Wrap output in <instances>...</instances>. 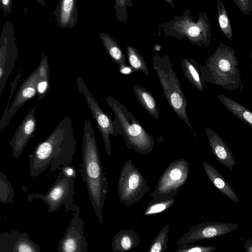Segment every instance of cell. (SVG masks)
Segmentation results:
<instances>
[{"instance_id": "22", "label": "cell", "mask_w": 252, "mask_h": 252, "mask_svg": "<svg viewBox=\"0 0 252 252\" xmlns=\"http://www.w3.org/2000/svg\"><path fill=\"white\" fill-rule=\"evenodd\" d=\"M217 98L236 117L252 127V112L232 98L220 94Z\"/></svg>"}, {"instance_id": "17", "label": "cell", "mask_w": 252, "mask_h": 252, "mask_svg": "<svg viewBox=\"0 0 252 252\" xmlns=\"http://www.w3.org/2000/svg\"><path fill=\"white\" fill-rule=\"evenodd\" d=\"M212 153L220 163L232 170L236 162L232 152L221 136L210 127L205 128Z\"/></svg>"}, {"instance_id": "36", "label": "cell", "mask_w": 252, "mask_h": 252, "mask_svg": "<svg viewBox=\"0 0 252 252\" xmlns=\"http://www.w3.org/2000/svg\"><path fill=\"white\" fill-rule=\"evenodd\" d=\"M119 72L122 74H129L134 72V71L131 66H127L126 64L119 67Z\"/></svg>"}, {"instance_id": "1", "label": "cell", "mask_w": 252, "mask_h": 252, "mask_svg": "<svg viewBox=\"0 0 252 252\" xmlns=\"http://www.w3.org/2000/svg\"><path fill=\"white\" fill-rule=\"evenodd\" d=\"M76 144L72 119L66 116L29 155L30 176L37 177L49 166V171L54 172L61 166L71 165Z\"/></svg>"}, {"instance_id": "16", "label": "cell", "mask_w": 252, "mask_h": 252, "mask_svg": "<svg viewBox=\"0 0 252 252\" xmlns=\"http://www.w3.org/2000/svg\"><path fill=\"white\" fill-rule=\"evenodd\" d=\"M0 252H40V248L27 232L12 230L0 234Z\"/></svg>"}, {"instance_id": "25", "label": "cell", "mask_w": 252, "mask_h": 252, "mask_svg": "<svg viewBox=\"0 0 252 252\" xmlns=\"http://www.w3.org/2000/svg\"><path fill=\"white\" fill-rule=\"evenodd\" d=\"M175 202L174 197L153 198L147 206L144 215L148 216L161 213L171 207Z\"/></svg>"}, {"instance_id": "15", "label": "cell", "mask_w": 252, "mask_h": 252, "mask_svg": "<svg viewBox=\"0 0 252 252\" xmlns=\"http://www.w3.org/2000/svg\"><path fill=\"white\" fill-rule=\"evenodd\" d=\"M35 107L30 111L21 122L10 142L13 158L19 157L30 139L35 136L36 119Z\"/></svg>"}, {"instance_id": "14", "label": "cell", "mask_w": 252, "mask_h": 252, "mask_svg": "<svg viewBox=\"0 0 252 252\" xmlns=\"http://www.w3.org/2000/svg\"><path fill=\"white\" fill-rule=\"evenodd\" d=\"M38 80L39 73L37 67L22 84L9 108L6 117L0 120V132H2L9 124L18 109L36 94V87Z\"/></svg>"}, {"instance_id": "9", "label": "cell", "mask_w": 252, "mask_h": 252, "mask_svg": "<svg viewBox=\"0 0 252 252\" xmlns=\"http://www.w3.org/2000/svg\"><path fill=\"white\" fill-rule=\"evenodd\" d=\"M189 172V163L186 159L173 161L164 171L150 196L153 198L173 197L185 185Z\"/></svg>"}, {"instance_id": "28", "label": "cell", "mask_w": 252, "mask_h": 252, "mask_svg": "<svg viewBox=\"0 0 252 252\" xmlns=\"http://www.w3.org/2000/svg\"><path fill=\"white\" fill-rule=\"evenodd\" d=\"M217 10L220 28L227 39L232 41L233 39L232 27L225 7L221 0H217Z\"/></svg>"}, {"instance_id": "2", "label": "cell", "mask_w": 252, "mask_h": 252, "mask_svg": "<svg viewBox=\"0 0 252 252\" xmlns=\"http://www.w3.org/2000/svg\"><path fill=\"white\" fill-rule=\"evenodd\" d=\"M80 169L85 183L95 214L102 222V209L108 192V186L101 163L94 132L90 121L84 122L82 163Z\"/></svg>"}, {"instance_id": "6", "label": "cell", "mask_w": 252, "mask_h": 252, "mask_svg": "<svg viewBox=\"0 0 252 252\" xmlns=\"http://www.w3.org/2000/svg\"><path fill=\"white\" fill-rule=\"evenodd\" d=\"M163 29L166 36L180 40L187 38L191 43L199 47L207 48L211 42V27L205 12L200 13L195 22L190 11L187 9L182 16H176L165 23Z\"/></svg>"}, {"instance_id": "7", "label": "cell", "mask_w": 252, "mask_h": 252, "mask_svg": "<svg viewBox=\"0 0 252 252\" xmlns=\"http://www.w3.org/2000/svg\"><path fill=\"white\" fill-rule=\"evenodd\" d=\"M54 184L46 194L33 193L28 196V201L32 202L33 198H39L47 205L48 213H53L62 205L66 212L70 211H80L78 206L73 204L74 181L76 178L66 177L63 172L60 170Z\"/></svg>"}, {"instance_id": "21", "label": "cell", "mask_w": 252, "mask_h": 252, "mask_svg": "<svg viewBox=\"0 0 252 252\" xmlns=\"http://www.w3.org/2000/svg\"><path fill=\"white\" fill-rule=\"evenodd\" d=\"M133 90L137 102L151 116L156 120H158L159 109L153 94L145 87L139 85H134Z\"/></svg>"}, {"instance_id": "13", "label": "cell", "mask_w": 252, "mask_h": 252, "mask_svg": "<svg viewBox=\"0 0 252 252\" xmlns=\"http://www.w3.org/2000/svg\"><path fill=\"white\" fill-rule=\"evenodd\" d=\"M80 211L74 212L73 217L58 245L59 252H88L84 236V222L79 217Z\"/></svg>"}, {"instance_id": "10", "label": "cell", "mask_w": 252, "mask_h": 252, "mask_svg": "<svg viewBox=\"0 0 252 252\" xmlns=\"http://www.w3.org/2000/svg\"><path fill=\"white\" fill-rule=\"evenodd\" d=\"M76 84L79 91L85 96L88 107L94 119L102 137L106 154H111L110 135L116 136L120 134L119 125L115 120L112 121L105 113L89 91L87 86L80 77H78Z\"/></svg>"}, {"instance_id": "32", "label": "cell", "mask_w": 252, "mask_h": 252, "mask_svg": "<svg viewBox=\"0 0 252 252\" xmlns=\"http://www.w3.org/2000/svg\"><path fill=\"white\" fill-rule=\"evenodd\" d=\"M49 88V77H39L37 84V95L38 101L43 98L47 93Z\"/></svg>"}, {"instance_id": "3", "label": "cell", "mask_w": 252, "mask_h": 252, "mask_svg": "<svg viewBox=\"0 0 252 252\" xmlns=\"http://www.w3.org/2000/svg\"><path fill=\"white\" fill-rule=\"evenodd\" d=\"M235 50L220 41L217 48L200 65V78L227 91H236L242 87V78Z\"/></svg>"}, {"instance_id": "29", "label": "cell", "mask_w": 252, "mask_h": 252, "mask_svg": "<svg viewBox=\"0 0 252 252\" xmlns=\"http://www.w3.org/2000/svg\"><path fill=\"white\" fill-rule=\"evenodd\" d=\"M14 191L7 177L0 172V201L2 203L13 202Z\"/></svg>"}, {"instance_id": "4", "label": "cell", "mask_w": 252, "mask_h": 252, "mask_svg": "<svg viewBox=\"0 0 252 252\" xmlns=\"http://www.w3.org/2000/svg\"><path fill=\"white\" fill-rule=\"evenodd\" d=\"M152 64L168 104L178 117L189 127L197 139L187 115V100L169 56L155 54L152 57Z\"/></svg>"}, {"instance_id": "5", "label": "cell", "mask_w": 252, "mask_h": 252, "mask_svg": "<svg viewBox=\"0 0 252 252\" xmlns=\"http://www.w3.org/2000/svg\"><path fill=\"white\" fill-rule=\"evenodd\" d=\"M106 100L115 114L126 147L144 155L151 152L155 145L153 136L145 130L123 104L110 96H108Z\"/></svg>"}, {"instance_id": "26", "label": "cell", "mask_w": 252, "mask_h": 252, "mask_svg": "<svg viewBox=\"0 0 252 252\" xmlns=\"http://www.w3.org/2000/svg\"><path fill=\"white\" fill-rule=\"evenodd\" d=\"M126 54L130 66L134 72L142 71L145 75L149 74V69L143 57L137 49L130 45L126 47Z\"/></svg>"}, {"instance_id": "33", "label": "cell", "mask_w": 252, "mask_h": 252, "mask_svg": "<svg viewBox=\"0 0 252 252\" xmlns=\"http://www.w3.org/2000/svg\"><path fill=\"white\" fill-rule=\"evenodd\" d=\"M239 9L248 16L252 12V0H233Z\"/></svg>"}, {"instance_id": "20", "label": "cell", "mask_w": 252, "mask_h": 252, "mask_svg": "<svg viewBox=\"0 0 252 252\" xmlns=\"http://www.w3.org/2000/svg\"><path fill=\"white\" fill-rule=\"evenodd\" d=\"M139 242V237L134 230L121 229L114 236L111 246L114 252H127L137 247Z\"/></svg>"}, {"instance_id": "12", "label": "cell", "mask_w": 252, "mask_h": 252, "mask_svg": "<svg viewBox=\"0 0 252 252\" xmlns=\"http://www.w3.org/2000/svg\"><path fill=\"white\" fill-rule=\"evenodd\" d=\"M237 223H223L218 221H205L192 226L176 242L180 246L189 244L200 240H204L221 236L236 230Z\"/></svg>"}, {"instance_id": "37", "label": "cell", "mask_w": 252, "mask_h": 252, "mask_svg": "<svg viewBox=\"0 0 252 252\" xmlns=\"http://www.w3.org/2000/svg\"><path fill=\"white\" fill-rule=\"evenodd\" d=\"M246 252H252V239L248 240L244 245Z\"/></svg>"}, {"instance_id": "31", "label": "cell", "mask_w": 252, "mask_h": 252, "mask_svg": "<svg viewBox=\"0 0 252 252\" xmlns=\"http://www.w3.org/2000/svg\"><path fill=\"white\" fill-rule=\"evenodd\" d=\"M130 0H115V9L116 11V15L117 19L123 22H126L127 20V17L126 14V7L129 4L132 5V3L129 4Z\"/></svg>"}, {"instance_id": "34", "label": "cell", "mask_w": 252, "mask_h": 252, "mask_svg": "<svg viewBox=\"0 0 252 252\" xmlns=\"http://www.w3.org/2000/svg\"><path fill=\"white\" fill-rule=\"evenodd\" d=\"M58 169L63 171L65 175L67 177L76 178V170L72 165H67L65 167L61 166Z\"/></svg>"}, {"instance_id": "19", "label": "cell", "mask_w": 252, "mask_h": 252, "mask_svg": "<svg viewBox=\"0 0 252 252\" xmlns=\"http://www.w3.org/2000/svg\"><path fill=\"white\" fill-rule=\"evenodd\" d=\"M203 167L211 182L231 201L239 203L237 194L221 174L208 162H203Z\"/></svg>"}, {"instance_id": "8", "label": "cell", "mask_w": 252, "mask_h": 252, "mask_svg": "<svg viewBox=\"0 0 252 252\" xmlns=\"http://www.w3.org/2000/svg\"><path fill=\"white\" fill-rule=\"evenodd\" d=\"M131 159L122 167L119 177L117 189L119 201L127 207L140 200L149 191L150 186Z\"/></svg>"}, {"instance_id": "27", "label": "cell", "mask_w": 252, "mask_h": 252, "mask_svg": "<svg viewBox=\"0 0 252 252\" xmlns=\"http://www.w3.org/2000/svg\"><path fill=\"white\" fill-rule=\"evenodd\" d=\"M169 223L165 224L151 243L147 252H165L168 248Z\"/></svg>"}, {"instance_id": "35", "label": "cell", "mask_w": 252, "mask_h": 252, "mask_svg": "<svg viewBox=\"0 0 252 252\" xmlns=\"http://www.w3.org/2000/svg\"><path fill=\"white\" fill-rule=\"evenodd\" d=\"M0 4L3 10L6 12H11L12 0H1Z\"/></svg>"}, {"instance_id": "30", "label": "cell", "mask_w": 252, "mask_h": 252, "mask_svg": "<svg viewBox=\"0 0 252 252\" xmlns=\"http://www.w3.org/2000/svg\"><path fill=\"white\" fill-rule=\"evenodd\" d=\"M217 250L216 247L208 246L184 244L178 246L175 252H215Z\"/></svg>"}, {"instance_id": "24", "label": "cell", "mask_w": 252, "mask_h": 252, "mask_svg": "<svg viewBox=\"0 0 252 252\" xmlns=\"http://www.w3.org/2000/svg\"><path fill=\"white\" fill-rule=\"evenodd\" d=\"M100 37L108 55L119 66L126 65V59L120 47L109 35L101 33Z\"/></svg>"}, {"instance_id": "38", "label": "cell", "mask_w": 252, "mask_h": 252, "mask_svg": "<svg viewBox=\"0 0 252 252\" xmlns=\"http://www.w3.org/2000/svg\"><path fill=\"white\" fill-rule=\"evenodd\" d=\"M251 60H252V64L251 65V68L252 69V51L251 53Z\"/></svg>"}, {"instance_id": "23", "label": "cell", "mask_w": 252, "mask_h": 252, "mask_svg": "<svg viewBox=\"0 0 252 252\" xmlns=\"http://www.w3.org/2000/svg\"><path fill=\"white\" fill-rule=\"evenodd\" d=\"M181 66L183 74L188 80L199 92L203 91L197 63L193 59L182 58Z\"/></svg>"}, {"instance_id": "18", "label": "cell", "mask_w": 252, "mask_h": 252, "mask_svg": "<svg viewBox=\"0 0 252 252\" xmlns=\"http://www.w3.org/2000/svg\"><path fill=\"white\" fill-rule=\"evenodd\" d=\"M76 0H62L59 1L56 14L57 24L62 28H73L77 22Z\"/></svg>"}, {"instance_id": "11", "label": "cell", "mask_w": 252, "mask_h": 252, "mask_svg": "<svg viewBox=\"0 0 252 252\" xmlns=\"http://www.w3.org/2000/svg\"><path fill=\"white\" fill-rule=\"evenodd\" d=\"M0 94L16 63L17 48L12 25L7 22L3 26L0 37Z\"/></svg>"}, {"instance_id": "39", "label": "cell", "mask_w": 252, "mask_h": 252, "mask_svg": "<svg viewBox=\"0 0 252 252\" xmlns=\"http://www.w3.org/2000/svg\"></svg>"}]
</instances>
